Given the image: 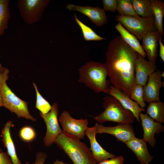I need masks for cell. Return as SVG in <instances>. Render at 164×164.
<instances>
[{
	"instance_id": "1f68e13d",
	"label": "cell",
	"mask_w": 164,
	"mask_h": 164,
	"mask_svg": "<svg viewBox=\"0 0 164 164\" xmlns=\"http://www.w3.org/2000/svg\"><path fill=\"white\" fill-rule=\"evenodd\" d=\"M47 157V155L45 153L39 152L36 154L35 159L34 162L30 163L26 162L25 164H44Z\"/></svg>"
},
{
	"instance_id": "4dcf8cb0",
	"label": "cell",
	"mask_w": 164,
	"mask_h": 164,
	"mask_svg": "<svg viewBox=\"0 0 164 164\" xmlns=\"http://www.w3.org/2000/svg\"><path fill=\"white\" fill-rule=\"evenodd\" d=\"M124 158L122 155L104 160L96 164H124Z\"/></svg>"
},
{
	"instance_id": "603a6c76",
	"label": "cell",
	"mask_w": 164,
	"mask_h": 164,
	"mask_svg": "<svg viewBox=\"0 0 164 164\" xmlns=\"http://www.w3.org/2000/svg\"><path fill=\"white\" fill-rule=\"evenodd\" d=\"M9 2V0H0V37L7 29L9 21L11 17Z\"/></svg>"
},
{
	"instance_id": "5b68a950",
	"label": "cell",
	"mask_w": 164,
	"mask_h": 164,
	"mask_svg": "<svg viewBox=\"0 0 164 164\" xmlns=\"http://www.w3.org/2000/svg\"><path fill=\"white\" fill-rule=\"evenodd\" d=\"M103 99L104 110L99 115L93 117L97 122L100 124L108 121L130 124L134 122L135 118L132 112L124 108L114 97L107 96Z\"/></svg>"
},
{
	"instance_id": "f35d334b",
	"label": "cell",
	"mask_w": 164,
	"mask_h": 164,
	"mask_svg": "<svg viewBox=\"0 0 164 164\" xmlns=\"http://www.w3.org/2000/svg\"><path fill=\"white\" fill-rule=\"evenodd\" d=\"M2 150L0 148V153L3 152Z\"/></svg>"
},
{
	"instance_id": "4316f807",
	"label": "cell",
	"mask_w": 164,
	"mask_h": 164,
	"mask_svg": "<svg viewBox=\"0 0 164 164\" xmlns=\"http://www.w3.org/2000/svg\"><path fill=\"white\" fill-rule=\"evenodd\" d=\"M36 94V103L35 107L38 109L40 112L43 114L48 113L51 110L52 106L39 93L36 85L33 83Z\"/></svg>"
},
{
	"instance_id": "9a60e30c",
	"label": "cell",
	"mask_w": 164,
	"mask_h": 164,
	"mask_svg": "<svg viewBox=\"0 0 164 164\" xmlns=\"http://www.w3.org/2000/svg\"><path fill=\"white\" fill-rule=\"evenodd\" d=\"M99 125L98 123H96L94 126L88 127L85 133L90 142L91 152L97 163L116 156L105 150L97 142L96 135Z\"/></svg>"
},
{
	"instance_id": "8d00e7d4",
	"label": "cell",
	"mask_w": 164,
	"mask_h": 164,
	"mask_svg": "<svg viewBox=\"0 0 164 164\" xmlns=\"http://www.w3.org/2000/svg\"><path fill=\"white\" fill-rule=\"evenodd\" d=\"M3 106L2 100V96L0 91V107Z\"/></svg>"
},
{
	"instance_id": "44dd1931",
	"label": "cell",
	"mask_w": 164,
	"mask_h": 164,
	"mask_svg": "<svg viewBox=\"0 0 164 164\" xmlns=\"http://www.w3.org/2000/svg\"><path fill=\"white\" fill-rule=\"evenodd\" d=\"M155 24L157 30L163 36V19L164 16V2L160 0H150Z\"/></svg>"
},
{
	"instance_id": "7402d4cb",
	"label": "cell",
	"mask_w": 164,
	"mask_h": 164,
	"mask_svg": "<svg viewBox=\"0 0 164 164\" xmlns=\"http://www.w3.org/2000/svg\"><path fill=\"white\" fill-rule=\"evenodd\" d=\"M146 111V114L155 121L161 123H164V103L155 101L150 102Z\"/></svg>"
},
{
	"instance_id": "d590c367",
	"label": "cell",
	"mask_w": 164,
	"mask_h": 164,
	"mask_svg": "<svg viewBox=\"0 0 164 164\" xmlns=\"http://www.w3.org/2000/svg\"><path fill=\"white\" fill-rule=\"evenodd\" d=\"M6 68V67H3L0 63V73L3 72Z\"/></svg>"
},
{
	"instance_id": "8992f818",
	"label": "cell",
	"mask_w": 164,
	"mask_h": 164,
	"mask_svg": "<svg viewBox=\"0 0 164 164\" xmlns=\"http://www.w3.org/2000/svg\"><path fill=\"white\" fill-rule=\"evenodd\" d=\"M115 19L139 40L148 33L157 30L153 17L144 18L117 15Z\"/></svg>"
},
{
	"instance_id": "74e56055",
	"label": "cell",
	"mask_w": 164,
	"mask_h": 164,
	"mask_svg": "<svg viewBox=\"0 0 164 164\" xmlns=\"http://www.w3.org/2000/svg\"><path fill=\"white\" fill-rule=\"evenodd\" d=\"M161 77H164V72H162V73Z\"/></svg>"
},
{
	"instance_id": "4fadbf2b",
	"label": "cell",
	"mask_w": 164,
	"mask_h": 164,
	"mask_svg": "<svg viewBox=\"0 0 164 164\" xmlns=\"http://www.w3.org/2000/svg\"><path fill=\"white\" fill-rule=\"evenodd\" d=\"M66 8L69 11H77L85 15L98 27L107 24L108 22L105 11L100 7L78 6L69 4L66 5Z\"/></svg>"
},
{
	"instance_id": "6da1fadb",
	"label": "cell",
	"mask_w": 164,
	"mask_h": 164,
	"mask_svg": "<svg viewBox=\"0 0 164 164\" xmlns=\"http://www.w3.org/2000/svg\"><path fill=\"white\" fill-rule=\"evenodd\" d=\"M135 53L119 35L110 41L105 55L112 85L129 97L135 84Z\"/></svg>"
},
{
	"instance_id": "3957f363",
	"label": "cell",
	"mask_w": 164,
	"mask_h": 164,
	"mask_svg": "<svg viewBox=\"0 0 164 164\" xmlns=\"http://www.w3.org/2000/svg\"><path fill=\"white\" fill-rule=\"evenodd\" d=\"M74 164H96L90 150L80 139L63 131L54 142Z\"/></svg>"
},
{
	"instance_id": "2e32d148",
	"label": "cell",
	"mask_w": 164,
	"mask_h": 164,
	"mask_svg": "<svg viewBox=\"0 0 164 164\" xmlns=\"http://www.w3.org/2000/svg\"><path fill=\"white\" fill-rule=\"evenodd\" d=\"M108 94L116 98L124 108L132 112L138 121L140 122L139 114L145 111V108H141L137 102L112 85L109 86Z\"/></svg>"
},
{
	"instance_id": "e575fe53",
	"label": "cell",
	"mask_w": 164,
	"mask_h": 164,
	"mask_svg": "<svg viewBox=\"0 0 164 164\" xmlns=\"http://www.w3.org/2000/svg\"><path fill=\"white\" fill-rule=\"evenodd\" d=\"M52 164H68L67 163L64 162L62 160H60L59 159L56 160Z\"/></svg>"
},
{
	"instance_id": "30bf717a",
	"label": "cell",
	"mask_w": 164,
	"mask_h": 164,
	"mask_svg": "<svg viewBox=\"0 0 164 164\" xmlns=\"http://www.w3.org/2000/svg\"><path fill=\"white\" fill-rule=\"evenodd\" d=\"M162 72L159 69L150 75L146 84L143 87V97L144 101L149 103L160 101L159 92L164 82L161 80Z\"/></svg>"
},
{
	"instance_id": "484cf974",
	"label": "cell",
	"mask_w": 164,
	"mask_h": 164,
	"mask_svg": "<svg viewBox=\"0 0 164 164\" xmlns=\"http://www.w3.org/2000/svg\"><path fill=\"white\" fill-rule=\"evenodd\" d=\"M117 10L121 15L141 17L135 11L131 0H117Z\"/></svg>"
},
{
	"instance_id": "cb8c5ba5",
	"label": "cell",
	"mask_w": 164,
	"mask_h": 164,
	"mask_svg": "<svg viewBox=\"0 0 164 164\" xmlns=\"http://www.w3.org/2000/svg\"><path fill=\"white\" fill-rule=\"evenodd\" d=\"M135 12L142 18L153 17L150 0H131Z\"/></svg>"
},
{
	"instance_id": "8fae6325",
	"label": "cell",
	"mask_w": 164,
	"mask_h": 164,
	"mask_svg": "<svg viewBox=\"0 0 164 164\" xmlns=\"http://www.w3.org/2000/svg\"><path fill=\"white\" fill-rule=\"evenodd\" d=\"M97 133H107L113 135L117 141L125 143L135 137L134 129L130 124L119 123L115 126H105L100 124L97 126Z\"/></svg>"
},
{
	"instance_id": "836d02e7",
	"label": "cell",
	"mask_w": 164,
	"mask_h": 164,
	"mask_svg": "<svg viewBox=\"0 0 164 164\" xmlns=\"http://www.w3.org/2000/svg\"><path fill=\"white\" fill-rule=\"evenodd\" d=\"M159 55L162 60L164 62V46L163 44L162 41V38H160L159 41Z\"/></svg>"
},
{
	"instance_id": "83f0119b",
	"label": "cell",
	"mask_w": 164,
	"mask_h": 164,
	"mask_svg": "<svg viewBox=\"0 0 164 164\" xmlns=\"http://www.w3.org/2000/svg\"><path fill=\"white\" fill-rule=\"evenodd\" d=\"M143 87L135 84L131 92L130 98L137 103L142 108H144L146 105L143 97Z\"/></svg>"
},
{
	"instance_id": "f546056e",
	"label": "cell",
	"mask_w": 164,
	"mask_h": 164,
	"mask_svg": "<svg viewBox=\"0 0 164 164\" xmlns=\"http://www.w3.org/2000/svg\"><path fill=\"white\" fill-rule=\"evenodd\" d=\"M104 10L114 12L117 10V0H102Z\"/></svg>"
},
{
	"instance_id": "d4e9b609",
	"label": "cell",
	"mask_w": 164,
	"mask_h": 164,
	"mask_svg": "<svg viewBox=\"0 0 164 164\" xmlns=\"http://www.w3.org/2000/svg\"><path fill=\"white\" fill-rule=\"evenodd\" d=\"M74 17L76 23L81 29L85 41H102L106 39L97 35L92 28L79 19L76 14H74Z\"/></svg>"
},
{
	"instance_id": "52a82bcc",
	"label": "cell",
	"mask_w": 164,
	"mask_h": 164,
	"mask_svg": "<svg viewBox=\"0 0 164 164\" xmlns=\"http://www.w3.org/2000/svg\"><path fill=\"white\" fill-rule=\"evenodd\" d=\"M50 0H19L18 6L25 22L32 24L39 22Z\"/></svg>"
},
{
	"instance_id": "ba28073f",
	"label": "cell",
	"mask_w": 164,
	"mask_h": 164,
	"mask_svg": "<svg viewBox=\"0 0 164 164\" xmlns=\"http://www.w3.org/2000/svg\"><path fill=\"white\" fill-rule=\"evenodd\" d=\"M58 104L55 103L52 106L50 111L47 113L43 114L39 113L46 125V132L43 139L44 145L46 147L51 146L62 131L58 121Z\"/></svg>"
},
{
	"instance_id": "9c48e42d",
	"label": "cell",
	"mask_w": 164,
	"mask_h": 164,
	"mask_svg": "<svg viewBox=\"0 0 164 164\" xmlns=\"http://www.w3.org/2000/svg\"><path fill=\"white\" fill-rule=\"evenodd\" d=\"M59 121L64 132L80 140L85 137L88 125L87 119H76L71 116L67 111L64 110L61 113Z\"/></svg>"
},
{
	"instance_id": "7a4b0ae2",
	"label": "cell",
	"mask_w": 164,
	"mask_h": 164,
	"mask_svg": "<svg viewBox=\"0 0 164 164\" xmlns=\"http://www.w3.org/2000/svg\"><path fill=\"white\" fill-rule=\"evenodd\" d=\"M78 81L96 93L108 94L110 81L107 79L108 70L105 63L91 61L79 69Z\"/></svg>"
},
{
	"instance_id": "ac0fdd59",
	"label": "cell",
	"mask_w": 164,
	"mask_h": 164,
	"mask_svg": "<svg viewBox=\"0 0 164 164\" xmlns=\"http://www.w3.org/2000/svg\"><path fill=\"white\" fill-rule=\"evenodd\" d=\"M162 37L157 30L148 33L143 37L141 46L146 52L149 61L156 62L159 41Z\"/></svg>"
},
{
	"instance_id": "d6a6232c",
	"label": "cell",
	"mask_w": 164,
	"mask_h": 164,
	"mask_svg": "<svg viewBox=\"0 0 164 164\" xmlns=\"http://www.w3.org/2000/svg\"><path fill=\"white\" fill-rule=\"evenodd\" d=\"M0 164H13L7 152L0 153Z\"/></svg>"
},
{
	"instance_id": "5bb4252c",
	"label": "cell",
	"mask_w": 164,
	"mask_h": 164,
	"mask_svg": "<svg viewBox=\"0 0 164 164\" xmlns=\"http://www.w3.org/2000/svg\"><path fill=\"white\" fill-rule=\"evenodd\" d=\"M139 117L141 120L143 131L142 139L146 142H148L152 147H154L156 143L155 134L163 132L164 127L161 123L155 121L147 114L141 112L139 114Z\"/></svg>"
},
{
	"instance_id": "d6986e66",
	"label": "cell",
	"mask_w": 164,
	"mask_h": 164,
	"mask_svg": "<svg viewBox=\"0 0 164 164\" xmlns=\"http://www.w3.org/2000/svg\"><path fill=\"white\" fill-rule=\"evenodd\" d=\"M12 122L8 121L5 124L2 130L1 136L4 146L6 148L7 153L13 164H22L16 154L15 145L10 133V128Z\"/></svg>"
},
{
	"instance_id": "7c38bea8",
	"label": "cell",
	"mask_w": 164,
	"mask_h": 164,
	"mask_svg": "<svg viewBox=\"0 0 164 164\" xmlns=\"http://www.w3.org/2000/svg\"><path fill=\"white\" fill-rule=\"evenodd\" d=\"M135 59V84L144 87L149 77L157 69L156 62L147 61L145 58L136 52Z\"/></svg>"
},
{
	"instance_id": "e0dca14e",
	"label": "cell",
	"mask_w": 164,
	"mask_h": 164,
	"mask_svg": "<svg viewBox=\"0 0 164 164\" xmlns=\"http://www.w3.org/2000/svg\"><path fill=\"white\" fill-rule=\"evenodd\" d=\"M146 144L142 139L135 136L125 143L141 164H149L154 158L149 153Z\"/></svg>"
},
{
	"instance_id": "ffe728a7",
	"label": "cell",
	"mask_w": 164,
	"mask_h": 164,
	"mask_svg": "<svg viewBox=\"0 0 164 164\" xmlns=\"http://www.w3.org/2000/svg\"><path fill=\"white\" fill-rule=\"evenodd\" d=\"M115 28L120 33L123 40L128 45L143 57H146V54L135 36L127 31L119 22L115 26Z\"/></svg>"
},
{
	"instance_id": "277c9868",
	"label": "cell",
	"mask_w": 164,
	"mask_h": 164,
	"mask_svg": "<svg viewBox=\"0 0 164 164\" xmlns=\"http://www.w3.org/2000/svg\"><path fill=\"white\" fill-rule=\"evenodd\" d=\"M9 70L7 68L0 73V91L3 106L19 118H23L35 121L36 119L30 114L28 107V102L18 97L8 86L6 81L8 79Z\"/></svg>"
},
{
	"instance_id": "f1b7e54d",
	"label": "cell",
	"mask_w": 164,
	"mask_h": 164,
	"mask_svg": "<svg viewBox=\"0 0 164 164\" xmlns=\"http://www.w3.org/2000/svg\"><path fill=\"white\" fill-rule=\"evenodd\" d=\"M21 139L26 142H30L33 140L36 136V133L31 127L26 126L21 128L19 133Z\"/></svg>"
}]
</instances>
